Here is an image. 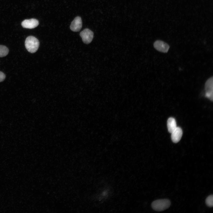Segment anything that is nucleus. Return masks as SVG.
<instances>
[{
    "instance_id": "obj_7",
    "label": "nucleus",
    "mask_w": 213,
    "mask_h": 213,
    "mask_svg": "<svg viewBox=\"0 0 213 213\" xmlns=\"http://www.w3.org/2000/svg\"><path fill=\"white\" fill-rule=\"evenodd\" d=\"M82 22L81 18L78 16L75 18L70 25V29L74 32L80 30L82 27Z\"/></svg>"
},
{
    "instance_id": "obj_1",
    "label": "nucleus",
    "mask_w": 213,
    "mask_h": 213,
    "mask_svg": "<svg viewBox=\"0 0 213 213\" xmlns=\"http://www.w3.org/2000/svg\"><path fill=\"white\" fill-rule=\"evenodd\" d=\"M39 46V41L35 37L29 36L26 38L25 41V46L29 52L32 53L36 52L38 50Z\"/></svg>"
},
{
    "instance_id": "obj_8",
    "label": "nucleus",
    "mask_w": 213,
    "mask_h": 213,
    "mask_svg": "<svg viewBox=\"0 0 213 213\" xmlns=\"http://www.w3.org/2000/svg\"><path fill=\"white\" fill-rule=\"evenodd\" d=\"M171 133L172 141L174 143H177L180 140L182 137L183 131L180 128L177 127L175 130Z\"/></svg>"
},
{
    "instance_id": "obj_3",
    "label": "nucleus",
    "mask_w": 213,
    "mask_h": 213,
    "mask_svg": "<svg viewBox=\"0 0 213 213\" xmlns=\"http://www.w3.org/2000/svg\"><path fill=\"white\" fill-rule=\"evenodd\" d=\"M80 36L82 38L83 42L88 44L92 41L93 37V33L88 29H85L80 33Z\"/></svg>"
},
{
    "instance_id": "obj_5",
    "label": "nucleus",
    "mask_w": 213,
    "mask_h": 213,
    "mask_svg": "<svg viewBox=\"0 0 213 213\" xmlns=\"http://www.w3.org/2000/svg\"><path fill=\"white\" fill-rule=\"evenodd\" d=\"M154 46L157 51L163 53L167 52L170 48L168 44L160 40L156 41L154 43Z\"/></svg>"
},
{
    "instance_id": "obj_9",
    "label": "nucleus",
    "mask_w": 213,
    "mask_h": 213,
    "mask_svg": "<svg viewBox=\"0 0 213 213\" xmlns=\"http://www.w3.org/2000/svg\"><path fill=\"white\" fill-rule=\"evenodd\" d=\"M167 127L168 131L170 133H172L176 128V122L174 118L170 117L168 119Z\"/></svg>"
},
{
    "instance_id": "obj_2",
    "label": "nucleus",
    "mask_w": 213,
    "mask_h": 213,
    "mask_svg": "<svg viewBox=\"0 0 213 213\" xmlns=\"http://www.w3.org/2000/svg\"><path fill=\"white\" fill-rule=\"evenodd\" d=\"M171 204L170 201L168 199H162L155 200L151 204L152 208L158 211H164L168 208Z\"/></svg>"
},
{
    "instance_id": "obj_4",
    "label": "nucleus",
    "mask_w": 213,
    "mask_h": 213,
    "mask_svg": "<svg viewBox=\"0 0 213 213\" xmlns=\"http://www.w3.org/2000/svg\"><path fill=\"white\" fill-rule=\"evenodd\" d=\"M213 78H209L206 82L205 85L206 91L205 96L212 101H213Z\"/></svg>"
},
{
    "instance_id": "obj_13",
    "label": "nucleus",
    "mask_w": 213,
    "mask_h": 213,
    "mask_svg": "<svg viewBox=\"0 0 213 213\" xmlns=\"http://www.w3.org/2000/svg\"><path fill=\"white\" fill-rule=\"evenodd\" d=\"M106 194V191H104L103 192L102 195H105Z\"/></svg>"
},
{
    "instance_id": "obj_6",
    "label": "nucleus",
    "mask_w": 213,
    "mask_h": 213,
    "mask_svg": "<svg viewBox=\"0 0 213 213\" xmlns=\"http://www.w3.org/2000/svg\"><path fill=\"white\" fill-rule=\"evenodd\" d=\"M39 23L38 20L32 18L24 20L22 22L21 25L24 28L31 29L37 27Z\"/></svg>"
},
{
    "instance_id": "obj_11",
    "label": "nucleus",
    "mask_w": 213,
    "mask_h": 213,
    "mask_svg": "<svg viewBox=\"0 0 213 213\" xmlns=\"http://www.w3.org/2000/svg\"><path fill=\"white\" fill-rule=\"evenodd\" d=\"M206 203L208 206L209 207L213 206V196L212 195H209L207 197L206 200Z\"/></svg>"
},
{
    "instance_id": "obj_12",
    "label": "nucleus",
    "mask_w": 213,
    "mask_h": 213,
    "mask_svg": "<svg viewBox=\"0 0 213 213\" xmlns=\"http://www.w3.org/2000/svg\"><path fill=\"white\" fill-rule=\"evenodd\" d=\"M5 75L4 73L0 71V82L3 81L5 78Z\"/></svg>"
},
{
    "instance_id": "obj_10",
    "label": "nucleus",
    "mask_w": 213,
    "mask_h": 213,
    "mask_svg": "<svg viewBox=\"0 0 213 213\" xmlns=\"http://www.w3.org/2000/svg\"><path fill=\"white\" fill-rule=\"evenodd\" d=\"M9 52L8 49L5 46L0 45V57L7 55Z\"/></svg>"
}]
</instances>
